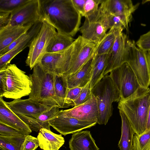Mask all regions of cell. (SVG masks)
Here are the masks:
<instances>
[{
	"label": "cell",
	"mask_w": 150,
	"mask_h": 150,
	"mask_svg": "<svg viewBox=\"0 0 150 150\" xmlns=\"http://www.w3.org/2000/svg\"><path fill=\"white\" fill-rule=\"evenodd\" d=\"M150 103V88L140 87L132 94L119 102L118 108L125 115L135 134L146 130Z\"/></svg>",
	"instance_id": "7a4b0ae2"
},
{
	"label": "cell",
	"mask_w": 150,
	"mask_h": 150,
	"mask_svg": "<svg viewBox=\"0 0 150 150\" xmlns=\"http://www.w3.org/2000/svg\"><path fill=\"white\" fill-rule=\"evenodd\" d=\"M0 150H4L2 148L0 147Z\"/></svg>",
	"instance_id": "bcb514c9"
},
{
	"label": "cell",
	"mask_w": 150,
	"mask_h": 150,
	"mask_svg": "<svg viewBox=\"0 0 150 150\" xmlns=\"http://www.w3.org/2000/svg\"><path fill=\"white\" fill-rule=\"evenodd\" d=\"M139 3L134 4L131 0H102L100 13L117 15L130 16L137 9Z\"/></svg>",
	"instance_id": "2e32d148"
},
{
	"label": "cell",
	"mask_w": 150,
	"mask_h": 150,
	"mask_svg": "<svg viewBox=\"0 0 150 150\" xmlns=\"http://www.w3.org/2000/svg\"><path fill=\"white\" fill-rule=\"evenodd\" d=\"M49 123L50 126L64 136L90 128L97 123L96 121L80 120L59 114L56 117L50 120Z\"/></svg>",
	"instance_id": "8fae6325"
},
{
	"label": "cell",
	"mask_w": 150,
	"mask_h": 150,
	"mask_svg": "<svg viewBox=\"0 0 150 150\" xmlns=\"http://www.w3.org/2000/svg\"><path fill=\"white\" fill-rule=\"evenodd\" d=\"M37 138L39 147L43 150H59L65 142L62 134H56L45 128L39 130Z\"/></svg>",
	"instance_id": "44dd1931"
},
{
	"label": "cell",
	"mask_w": 150,
	"mask_h": 150,
	"mask_svg": "<svg viewBox=\"0 0 150 150\" xmlns=\"http://www.w3.org/2000/svg\"><path fill=\"white\" fill-rule=\"evenodd\" d=\"M75 39L72 37L57 32L49 45L46 53H54L64 50L72 45Z\"/></svg>",
	"instance_id": "4316f807"
},
{
	"label": "cell",
	"mask_w": 150,
	"mask_h": 150,
	"mask_svg": "<svg viewBox=\"0 0 150 150\" xmlns=\"http://www.w3.org/2000/svg\"><path fill=\"white\" fill-rule=\"evenodd\" d=\"M0 123L29 134L32 130L29 127L8 107L3 97H0Z\"/></svg>",
	"instance_id": "e0dca14e"
},
{
	"label": "cell",
	"mask_w": 150,
	"mask_h": 150,
	"mask_svg": "<svg viewBox=\"0 0 150 150\" xmlns=\"http://www.w3.org/2000/svg\"><path fill=\"white\" fill-rule=\"evenodd\" d=\"M108 54H94L90 80L91 89L104 76L107 65Z\"/></svg>",
	"instance_id": "484cf974"
},
{
	"label": "cell",
	"mask_w": 150,
	"mask_h": 150,
	"mask_svg": "<svg viewBox=\"0 0 150 150\" xmlns=\"http://www.w3.org/2000/svg\"><path fill=\"white\" fill-rule=\"evenodd\" d=\"M133 148V150H150V130L140 135L134 134Z\"/></svg>",
	"instance_id": "1f68e13d"
},
{
	"label": "cell",
	"mask_w": 150,
	"mask_h": 150,
	"mask_svg": "<svg viewBox=\"0 0 150 150\" xmlns=\"http://www.w3.org/2000/svg\"><path fill=\"white\" fill-rule=\"evenodd\" d=\"M57 106H54L49 110L41 114L33 117L43 126L44 128L50 129V125L49 121L56 117L58 114L60 110Z\"/></svg>",
	"instance_id": "d6a6232c"
},
{
	"label": "cell",
	"mask_w": 150,
	"mask_h": 150,
	"mask_svg": "<svg viewBox=\"0 0 150 150\" xmlns=\"http://www.w3.org/2000/svg\"><path fill=\"white\" fill-rule=\"evenodd\" d=\"M42 24V20L36 23L33 31L29 37L18 43L9 52L0 57V70L9 64L11 60L19 53L26 47H29L32 41L40 31Z\"/></svg>",
	"instance_id": "7402d4cb"
},
{
	"label": "cell",
	"mask_w": 150,
	"mask_h": 150,
	"mask_svg": "<svg viewBox=\"0 0 150 150\" xmlns=\"http://www.w3.org/2000/svg\"><path fill=\"white\" fill-rule=\"evenodd\" d=\"M147 61L150 70V51L146 52Z\"/></svg>",
	"instance_id": "f6af8a7d"
},
{
	"label": "cell",
	"mask_w": 150,
	"mask_h": 150,
	"mask_svg": "<svg viewBox=\"0 0 150 150\" xmlns=\"http://www.w3.org/2000/svg\"><path fill=\"white\" fill-rule=\"evenodd\" d=\"M57 33L52 25L46 20H42L41 28L29 47V52L25 60L26 65L30 69L40 62L46 53L49 45Z\"/></svg>",
	"instance_id": "8992f818"
},
{
	"label": "cell",
	"mask_w": 150,
	"mask_h": 150,
	"mask_svg": "<svg viewBox=\"0 0 150 150\" xmlns=\"http://www.w3.org/2000/svg\"><path fill=\"white\" fill-rule=\"evenodd\" d=\"M122 120L121 135L118 144L120 150H133V137L135 134L124 113L119 110Z\"/></svg>",
	"instance_id": "d4e9b609"
},
{
	"label": "cell",
	"mask_w": 150,
	"mask_h": 150,
	"mask_svg": "<svg viewBox=\"0 0 150 150\" xmlns=\"http://www.w3.org/2000/svg\"><path fill=\"white\" fill-rule=\"evenodd\" d=\"M11 12L0 10V29L7 26L10 21Z\"/></svg>",
	"instance_id": "60d3db41"
},
{
	"label": "cell",
	"mask_w": 150,
	"mask_h": 150,
	"mask_svg": "<svg viewBox=\"0 0 150 150\" xmlns=\"http://www.w3.org/2000/svg\"><path fill=\"white\" fill-rule=\"evenodd\" d=\"M2 149H3V150H6V149H3V148H2Z\"/></svg>",
	"instance_id": "7dc6e473"
},
{
	"label": "cell",
	"mask_w": 150,
	"mask_h": 150,
	"mask_svg": "<svg viewBox=\"0 0 150 150\" xmlns=\"http://www.w3.org/2000/svg\"><path fill=\"white\" fill-rule=\"evenodd\" d=\"M41 20L39 0H30L11 12L7 26L27 25Z\"/></svg>",
	"instance_id": "30bf717a"
},
{
	"label": "cell",
	"mask_w": 150,
	"mask_h": 150,
	"mask_svg": "<svg viewBox=\"0 0 150 150\" xmlns=\"http://www.w3.org/2000/svg\"><path fill=\"white\" fill-rule=\"evenodd\" d=\"M26 135H0V147L7 150H20Z\"/></svg>",
	"instance_id": "f546056e"
},
{
	"label": "cell",
	"mask_w": 150,
	"mask_h": 150,
	"mask_svg": "<svg viewBox=\"0 0 150 150\" xmlns=\"http://www.w3.org/2000/svg\"><path fill=\"white\" fill-rule=\"evenodd\" d=\"M6 103L9 108L16 115L28 116L38 115L52 107L29 98L15 99Z\"/></svg>",
	"instance_id": "9a60e30c"
},
{
	"label": "cell",
	"mask_w": 150,
	"mask_h": 150,
	"mask_svg": "<svg viewBox=\"0 0 150 150\" xmlns=\"http://www.w3.org/2000/svg\"><path fill=\"white\" fill-rule=\"evenodd\" d=\"M27 135L28 134L24 132L16 129L8 125L0 123V135L9 136Z\"/></svg>",
	"instance_id": "ab89813d"
},
{
	"label": "cell",
	"mask_w": 150,
	"mask_h": 150,
	"mask_svg": "<svg viewBox=\"0 0 150 150\" xmlns=\"http://www.w3.org/2000/svg\"><path fill=\"white\" fill-rule=\"evenodd\" d=\"M82 38L81 36H79L72 45L64 50L56 53H46L39 63L55 75H64Z\"/></svg>",
	"instance_id": "ba28073f"
},
{
	"label": "cell",
	"mask_w": 150,
	"mask_h": 150,
	"mask_svg": "<svg viewBox=\"0 0 150 150\" xmlns=\"http://www.w3.org/2000/svg\"><path fill=\"white\" fill-rule=\"evenodd\" d=\"M54 76L40 63L36 65L29 76L32 84L29 98L51 107L58 106L54 95Z\"/></svg>",
	"instance_id": "3957f363"
},
{
	"label": "cell",
	"mask_w": 150,
	"mask_h": 150,
	"mask_svg": "<svg viewBox=\"0 0 150 150\" xmlns=\"http://www.w3.org/2000/svg\"><path fill=\"white\" fill-rule=\"evenodd\" d=\"M39 146L38 138L28 134L25 137L20 150H35Z\"/></svg>",
	"instance_id": "8d00e7d4"
},
{
	"label": "cell",
	"mask_w": 150,
	"mask_h": 150,
	"mask_svg": "<svg viewBox=\"0 0 150 150\" xmlns=\"http://www.w3.org/2000/svg\"><path fill=\"white\" fill-rule=\"evenodd\" d=\"M83 88L77 87L67 88L66 102L68 107H74V102L79 97Z\"/></svg>",
	"instance_id": "e575fe53"
},
{
	"label": "cell",
	"mask_w": 150,
	"mask_h": 150,
	"mask_svg": "<svg viewBox=\"0 0 150 150\" xmlns=\"http://www.w3.org/2000/svg\"><path fill=\"white\" fill-rule=\"evenodd\" d=\"M148 130H150V103L149 108L145 131Z\"/></svg>",
	"instance_id": "ee69618b"
},
{
	"label": "cell",
	"mask_w": 150,
	"mask_h": 150,
	"mask_svg": "<svg viewBox=\"0 0 150 150\" xmlns=\"http://www.w3.org/2000/svg\"><path fill=\"white\" fill-rule=\"evenodd\" d=\"M92 93L96 98L98 111L97 123L106 125L112 115V103L121 98L119 91L109 75L103 77L93 87Z\"/></svg>",
	"instance_id": "277c9868"
},
{
	"label": "cell",
	"mask_w": 150,
	"mask_h": 150,
	"mask_svg": "<svg viewBox=\"0 0 150 150\" xmlns=\"http://www.w3.org/2000/svg\"><path fill=\"white\" fill-rule=\"evenodd\" d=\"M36 23L34 24L28 31L22 35L8 47L0 52V57L9 52L18 43L29 37L33 31L35 27Z\"/></svg>",
	"instance_id": "f35d334b"
},
{
	"label": "cell",
	"mask_w": 150,
	"mask_h": 150,
	"mask_svg": "<svg viewBox=\"0 0 150 150\" xmlns=\"http://www.w3.org/2000/svg\"><path fill=\"white\" fill-rule=\"evenodd\" d=\"M110 73V76L120 93L121 99L129 97L141 87L135 74L127 62Z\"/></svg>",
	"instance_id": "9c48e42d"
},
{
	"label": "cell",
	"mask_w": 150,
	"mask_h": 150,
	"mask_svg": "<svg viewBox=\"0 0 150 150\" xmlns=\"http://www.w3.org/2000/svg\"><path fill=\"white\" fill-rule=\"evenodd\" d=\"M79 31L84 39L97 45L101 42L107 33L106 31L99 20L90 22L86 18Z\"/></svg>",
	"instance_id": "ac0fdd59"
},
{
	"label": "cell",
	"mask_w": 150,
	"mask_h": 150,
	"mask_svg": "<svg viewBox=\"0 0 150 150\" xmlns=\"http://www.w3.org/2000/svg\"><path fill=\"white\" fill-rule=\"evenodd\" d=\"M58 114L80 120L97 122L98 111L96 98L92 93L89 99L84 103L71 109L61 110Z\"/></svg>",
	"instance_id": "4fadbf2b"
},
{
	"label": "cell",
	"mask_w": 150,
	"mask_h": 150,
	"mask_svg": "<svg viewBox=\"0 0 150 150\" xmlns=\"http://www.w3.org/2000/svg\"><path fill=\"white\" fill-rule=\"evenodd\" d=\"M115 39V29H110L101 42L97 46L95 54L100 55L108 54L114 44Z\"/></svg>",
	"instance_id": "4dcf8cb0"
},
{
	"label": "cell",
	"mask_w": 150,
	"mask_h": 150,
	"mask_svg": "<svg viewBox=\"0 0 150 150\" xmlns=\"http://www.w3.org/2000/svg\"><path fill=\"white\" fill-rule=\"evenodd\" d=\"M6 71V88L3 97L15 100L29 95L32 84L30 76L14 64L7 65Z\"/></svg>",
	"instance_id": "52a82bcc"
},
{
	"label": "cell",
	"mask_w": 150,
	"mask_h": 150,
	"mask_svg": "<svg viewBox=\"0 0 150 150\" xmlns=\"http://www.w3.org/2000/svg\"><path fill=\"white\" fill-rule=\"evenodd\" d=\"M102 1V0H86L83 16L90 22L99 20L100 13L99 5Z\"/></svg>",
	"instance_id": "f1b7e54d"
},
{
	"label": "cell",
	"mask_w": 150,
	"mask_h": 150,
	"mask_svg": "<svg viewBox=\"0 0 150 150\" xmlns=\"http://www.w3.org/2000/svg\"><path fill=\"white\" fill-rule=\"evenodd\" d=\"M94 55V54L76 74L68 77L62 75L67 88L83 87L90 81Z\"/></svg>",
	"instance_id": "d6986e66"
},
{
	"label": "cell",
	"mask_w": 150,
	"mask_h": 150,
	"mask_svg": "<svg viewBox=\"0 0 150 150\" xmlns=\"http://www.w3.org/2000/svg\"><path fill=\"white\" fill-rule=\"evenodd\" d=\"M6 67L0 70V97H3L6 88Z\"/></svg>",
	"instance_id": "b9f144b4"
},
{
	"label": "cell",
	"mask_w": 150,
	"mask_h": 150,
	"mask_svg": "<svg viewBox=\"0 0 150 150\" xmlns=\"http://www.w3.org/2000/svg\"><path fill=\"white\" fill-rule=\"evenodd\" d=\"M116 39L114 44L108 54L107 65L104 76L125 62V56L127 35L122 28L115 29Z\"/></svg>",
	"instance_id": "7c38bea8"
},
{
	"label": "cell",
	"mask_w": 150,
	"mask_h": 150,
	"mask_svg": "<svg viewBox=\"0 0 150 150\" xmlns=\"http://www.w3.org/2000/svg\"><path fill=\"white\" fill-rule=\"evenodd\" d=\"M97 45L83 38L70 62L64 77L72 76L78 72L94 54Z\"/></svg>",
	"instance_id": "5bb4252c"
},
{
	"label": "cell",
	"mask_w": 150,
	"mask_h": 150,
	"mask_svg": "<svg viewBox=\"0 0 150 150\" xmlns=\"http://www.w3.org/2000/svg\"><path fill=\"white\" fill-rule=\"evenodd\" d=\"M54 92L56 101L59 108H68L66 98L67 88L62 75L55 74Z\"/></svg>",
	"instance_id": "83f0119b"
},
{
	"label": "cell",
	"mask_w": 150,
	"mask_h": 150,
	"mask_svg": "<svg viewBox=\"0 0 150 150\" xmlns=\"http://www.w3.org/2000/svg\"><path fill=\"white\" fill-rule=\"evenodd\" d=\"M41 19L52 25L57 32L71 37L79 31L81 15L72 0H39Z\"/></svg>",
	"instance_id": "6da1fadb"
},
{
	"label": "cell",
	"mask_w": 150,
	"mask_h": 150,
	"mask_svg": "<svg viewBox=\"0 0 150 150\" xmlns=\"http://www.w3.org/2000/svg\"><path fill=\"white\" fill-rule=\"evenodd\" d=\"M33 25L25 26L8 25L0 29V52L28 31Z\"/></svg>",
	"instance_id": "603a6c76"
},
{
	"label": "cell",
	"mask_w": 150,
	"mask_h": 150,
	"mask_svg": "<svg viewBox=\"0 0 150 150\" xmlns=\"http://www.w3.org/2000/svg\"><path fill=\"white\" fill-rule=\"evenodd\" d=\"M91 90L90 81L83 87L79 97L74 102V106L81 105L89 99L92 95Z\"/></svg>",
	"instance_id": "d590c367"
},
{
	"label": "cell",
	"mask_w": 150,
	"mask_h": 150,
	"mask_svg": "<svg viewBox=\"0 0 150 150\" xmlns=\"http://www.w3.org/2000/svg\"><path fill=\"white\" fill-rule=\"evenodd\" d=\"M70 150H99L95 141L88 130L80 131L73 133L69 141Z\"/></svg>",
	"instance_id": "ffe728a7"
},
{
	"label": "cell",
	"mask_w": 150,
	"mask_h": 150,
	"mask_svg": "<svg viewBox=\"0 0 150 150\" xmlns=\"http://www.w3.org/2000/svg\"><path fill=\"white\" fill-rule=\"evenodd\" d=\"M148 1H149V2H150V0H148Z\"/></svg>",
	"instance_id": "c3c4849f"
},
{
	"label": "cell",
	"mask_w": 150,
	"mask_h": 150,
	"mask_svg": "<svg viewBox=\"0 0 150 150\" xmlns=\"http://www.w3.org/2000/svg\"><path fill=\"white\" fill-rule=\"evenodd\" d=\"M72 1L76 10L81 16H83L86 0H72Z\"/></svg>",
	"instance_id": "7bdbcfd3"
},
{
	"label": "cell",
	"mask_w": 150,
	"mask_h": 150,
	"mask_svg": "<svg viewBox=\"0 0 150 150\" xmlns=\"http://www.w3.org/2000/svg\"><path fill=\"white\" fill-rule=\"evenodd\" d=\"M125 62L131 68L142 87L148 88L150 85V70L146 52L139 49L133 40L127 39L125 56Z\"/></svg>",
	"instance_id": "5b68a950"
},
{
	"label": "cell",
	"mask_w": 150,
	"mask_h": 150,
	"mask_svg": "<svg viewBox=\"0 0 150 150\" xmlns=\"http://www.w3.org/2000/svg\"><path fill=\"white\" fill-rule=\"evenodd\" d=\"M137 46L142 51L147 52L150 51V30L141 35L136 42Z\"/></svg>",
	"instance_id": "74e56055"
},
{
	"label": "cell",
	"mask_w": 150,
	"mask_h": 150,
	"mask_svg": "<svg viewBox=\"0 0 150 150\" xmlns=\"http://www.w3.org/2000/svg\"><path fill=\"white\" fill-rule=\"evenodd\" d=\"M100 13L99 20L106 31L109 29H128L129 24L131 21L132 15H117L110 13Z\"/></svg>",
	"instance_id": "cb8c5ba5"
},
{
	"label": "cell",
	"mask_w": 150,
	"mask_h": 150,
	"mask_svg": "<svg viewBox=\"0 0 150 150\" xmlns=\"http://www.w3.org/2000/svg\"><path fill=\"white\" fill-rule=\"evenodd\" d=\"M30 0H0V10L12 12Z\"/></svg>",
	"instance_id": "836d02e7"
}]
</instances>
